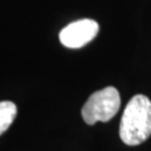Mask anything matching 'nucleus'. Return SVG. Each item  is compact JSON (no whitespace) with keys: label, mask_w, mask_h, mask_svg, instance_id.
I'll list each match as a JSON object with an SVG mask.
<instances>
[{"label":"nucleus","mask_w":151,"mask_h":151,"mask_svg":"<svg viewBox=\"0 0 151 151\" xmlns=\"http://www.w3.org/2000/svg\"><path fill=\"white\" fill-rule=\"evenodd\" d=\"M99 32V24L93 19H81L70 22L60 32V43L67 48H81L94 39Z\"/></svg>","instance_id":"7ed1b4c3"},{"label":"nucleus","mask_w":151,"mask_h":151,"mask_svg":"<svg viewBox=\"0 0 151 151\" xmlns=\"http://www.w3.org/2000/svg\"><path fill=\"white\" fill-rule=\"evenodd\" d=\"M17 115V106L10 101L0 102V135L5 133L15 121Z\"/></svg>","instance_id":"20e7f679"},{"label":"nucleus","mask_w":151,"mask_h":151,"mask_svg":"<svg viewBox=\"0 0 151 151\" xmlns=\"http://www.w3.org/2000/svg\"><path fill=\"white\" fill-rule=\"evenodd\" d=\"M151 135V101L143 94L132 97L124 109L120 138L128 146H138Z\"/></svg>","instance_id":"f257e3e1"},{"label":"nucleus","mask_w":151,"mask_h":151,"mask_svg":"<svg viewBox=\"0 0 151 151\" xmlns=\"http://www.w3.org/2000/svg\"><path fill=\"white\" fill-rule=\"evenodd\" d=\"M121 105L119 91L113 86L94 92L82 109V116L85 123L95 124L97 121L108 122L118 113Z\"/></svg>","instance_id":"f03ea898"}]
</instances>
